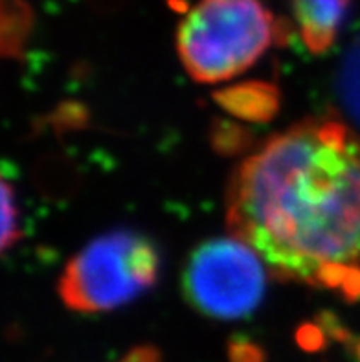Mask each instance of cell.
Instances as JSON below:
<instances>
[{
  "mask_svg": "<svg viewBox=\"0 0 360 362\" xmlns=\"http://www.w3.org/2000/svg\"><path fill=\"white\" fill-rule=\"evenodd\" d=\"M355 357H356V361L360 362V344L356 346V349H355Z\"/></svg>",
  "mask_w": 360,
  "mask_h": 362,
  "instance_id": "cell-14",
  "label": "cell"
},
{
  "mask_svg": "<svg viewBox=\"0 0 360 362\" xmlns=\"http://www.w3.org/2000/svg\"><path fill=\"white\" fill-rule=\"evenodd\" d=\"M215 103L245 122H269L281 105L279 88L267 81H246L214 92Z\"/></svg>",
  "mask_w": 360,
  "mask_h": 362,
  "instance_id": "cell-6",
  "label": "cell"
},
{
  "mask_svg": "<svg viewBox=\"0 0 360 362\" xmlns=\"http://www.w3.org/2000/svg\"><path fill=\"white\" fill-rule=\"evenodd\" d=\"M272 41H278V21L261 0H199L177 28L178 57L197 83L236 78Z\"/></svg>",
  "mask_w": 360,
  "mask_h": 362,
  "instance_id": "cell-2",
  "label": "cell"
},
{
  "mask_svg": "<svg viewBox=\"0 0 360 362\" xmlns=\"http://www.w3.org/2000/svg\"><path fill=\"white\" fill-rule=\"evenodd\" d=\"M2 211H4V226H2V250H9L21 239V226H18V206L15 197V188L2 180Z\"/></svg>",
  "mask_w": 360,
  "mask_h": 362,
  "instance_id": "cell-10",
  "label": "cell"
},
{
  "mask_svg": "<svg viewBox=\"0 0 360 362\" xmlns=\"http://www.w3.org/2000/svg\"><path fill=\"white\" fill-rule=\"evenodd\" d=\"M120 362H160V351L153 346H138Z\"/></svg>",
  "mask_w": 360,
  "mask_h": 362,
  "instance_id": "cell-13",
  "label": "cell"
},
{
  "mask_svg": "<svg viewBox=\"0 0 360 362\" xmlns=\"http://www.w3.org/2000/svg\"><path fill=\"white\" fill-rule=\"evenodd\" d=\"M230 362H263L265 354L260 346H255L250 340L236 339L230 342L228 349Z\"/></svg>",
  "mask_w": 360,
  "mask_h": 362,
  "instance_id": "cell-11",
  "label": "cell"
},
{
  "mask_svg": "<svg viewBox=\"0 0 360 362\" xmlns=\"http://www.w3.org/2000/svg\"><path fill=\"white\" fill-rule=\"evenodd\" d=\"M232 235L270 274L360 298V134L309 118L239 164L226 192Z\"/></svg>",
  "mask_w": 360,
  "mask_h": 362,
  "instance_id": "cell-1",
  "label": "cell"
},
{
  "mask_svg": "<svg viewBox=\"0 0 360 362\" xmlns=\"http://www.w3.org/2000/svg\"><path fill=\"white\" fill-rule=\"evenodd\" d=\"M33 13L26 0H2V54L21 57L32 32Z\"/></svg>",
  "mask_w": 360,
  "mask_h": 362,
  "instance_id": "cell-7",
  "label": "cell"
},
{
  "mask_svg": "<svg viewBox=\"0 0 360 362\" xmlns=\"http://www.w3.org/2000/svg\"><path fill=\"white\" fill-rule=\"evenodd\" d=\"M325 331L324 327L316 326H303L298 333V342L301 344L303 349H309V351H315L320 346L324 344Z\"/></svg>",
  "mask_w": 360,
  "mask_h": 362,
  "instance_id": "cell-12",
  "label": "cell"
},
{
  "mask_svg": "<svg viewBox=\"0 0 360 362\" xmlns=\"http://www.w3.org/2000/svg\"><path fill=\"white\" fill-rule=\"evenodd\" d=\"M353 0H291L294 21L307 50L322 55L335 45Z\"/></svg>",
  "mask_w": 360,
  "mask_h": 362,
  "instance_id": "cell-5",
  "label": "cell"
},
{
  "mask_svg": "<svg viewBox=\"0 0 360 362\" xmlns=\"http://www.w3.org/2000/svg\"><path fill=\"white\" fill-rule=\"evenodd\" d=\"M267 287V265L239 238H215L190 254L182 291L193 309L215 320H238L260 308Z\"/></svg>",
  "mask_w": 360,
  "mask_h": 362,
  "instance_id": "cell-4",
  "label": "cell"
},
{
  "mask_svg": "<svg viewBox=\"0 0 360 362\" xmlns=\"http://www.w3.org/2000/svg\"><path fill=\"white\" fill-rule=\"evenodd\" d=\"M248 144H250V134L239 125L221 119V122H215L211 127V146L217 149V153L236 155L248 147Z\"/></svg>",
  "mask_w": 360,
  "mask_h": 362,
  "instance_id": "cell-9",
  "label": "cell"
},
{
  "mask_svg": "<svg viewBox=\"0 0 360 362\" xmlns=\"http://www.w3.org/2000/svg\"><path fill=\"white\" fill-rule=\"evenodd\" d=\"M158 272L156 245L146 235L118 230L91 241L66 263L59 296L78 313L110 311L149 291Z\"/></svg>",
  "mask_w": 360,
  "mask_h": 362,
  "instance_id": "cell-3",
  "label": "cell"
},
{
  "mask_svg": "<svg viewBox=\"0 0 360 362\" xmlns=\"http://www.w3.org/2000/svg\"><path fill=\"white\" fill-rule=\"evenodd\" d=\"M337 92L342 109L360 129V35L344 54L338 69Z\"/></svg>",
  "mask_w": 360,
  "mask_h": 362,
  "instance_id": "cell-8",
  "label": "cell"
}]
</instances>
